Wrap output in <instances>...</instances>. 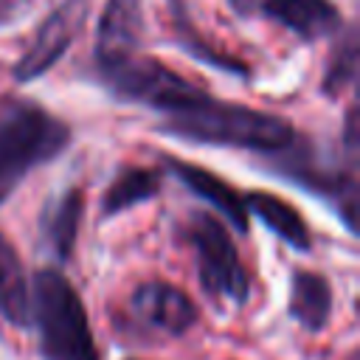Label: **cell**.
Segmentation results:
<instances>
[{
  "label": "cell",
  "instance_id": "2",
  "mask_svg": "<svg viewBox=\"0 0 360 360\" xmlns=\"http://www.w3.org/2000/svg\"><path fill=\"white\" fill-rule=\"evenodd\" d=\"M70 143V127L28 98L0 101V205Z\"/></svg>",
  "mask_w": 360,
  "mask_h": 360
},
{
  "label": "cell",
  "instance_id": "16",
  "mask_svg": "<svg viewBox=\"0 0 360 360\" xmlns=\"http://www.w3.org/2000/svg\"><path fill=\"white\" fill-rule=\"evenodd\" d=\"M354 76H357V31L354 28H346V34L338 39V45H335V51L329 56V65H326L321 90L335 98L346 87L354 84Z\"/></svg>",
  "mask_w": 360,
  "mask_h": 360
},
{
  "label": "cell",
  "instance_id": "8",
  "mask_svg": "<svg viewBox=\"0 0 360 360\" xmlns=\"http://www.w3.org/2000/svg\"><path fill=\"white\" fill-rule=\"evenodd\" d=\"M143 39V0H107L96 25V68L121 62Z\"/></svg>",
  "mask_w": 360,
  "mask_h": 360
},
{
  "label": "cell",
  "instance_id": "5",
  "mask_svg": "<svg viewBox=\"0 0 360 360\" xmlns=\"http://www.w3.org/2000/svg\"><path fill=\"white\" fill-rule=\"evenodd\" d=\"M186 239L194 248L197 278L211 298L245 304L248 301V270L236 253V245L214 214H194L186 225Z\"/></svg>",
  "mask_w": 360,
  "mask_h": 360
},
{
  "label": "cell",
  "instance_id": "14",
  "mask_svg": "<svg viewBox=\"0 0 360 360\" xmlns=\"http://www.w3.org/2000/svg\"><path fill=\"white\" fill-rule=\"evenodd\" d=\"M0 318L14 326L31 323V292L14 245L0 233Z\"/></svg>",
  "mask_w": 360,
  "mask_h": 360
},
{
  "label": "cell",
  "instance_id": "12",
  "mask_svg": "<svg viewBox=\"0 0 360 360\" xmlns=\"http://www.w3.org/2000/svg\"><path fill=\"white\" fill-rule=\"evenodd\" d=\"M245 208L259 217L278 239H284L290 248L295 250H309L312 245V233L307 228V219L301 217V211L295 205H290L287 200H281L278 194L270 191H250L245 197Z\"/></svg>",
  "mask_w": 360,
  "mask_h": 360
},
{
  "label": "cell",
  "instance_id": "4",
  "mask_svg": "<svg viewBox=\"0 0 360 360\" xmlns=\"http://www.w3.org/2000/svg\"><path fill=\"white\" fill-rule=\"evenodd\" d=\"M98 73H101L104 84L110 87V93H115L118 98L146 104L166 115L183 112V110L197 107L205 98H211L200 84L188 82L186 76L174 73L172 68H166L163 62L149 59V56L132 53L121 62L98 68Z\"/></svg>",
  "mask_w": 360,
  "mask_h": 360
},
{
  "label": "cell",
  "instance_id": "7",
  "mask_svg": "<svg viewBox=\"0 0 360 360\" xmlns=\"http://www.w3.org/2000/svg\"><path fill=\"white\" fill-rule=\"evenodd\" d=\"M129 315L138 323H143L146 329L163 332L172 338L186 335L200 318L197 304L180 287H174L169 281L138 284L132 290V298H129Z\"/></svg>",
  "mask_w": 360,
  "mask_h": 360
},
{
  "label": "cell",
  "instance_id": "17",
  "mask_svg": "<svg viewBox=\"0 0 360 360\" xmlns=\"http://www.w3.org/2000/svg\"><path fill=\"white\" fill-rule=\"evenodd\" d=\"M343 143L349 149V155L357 152V107L352 104L346 110V124H343Z\"/></svg>",
  "mask_w": 360,
  "mask_h": 360
},
{
  "label": "cell",
  "instance_id": "10",
  "mask_svg": "<svg viewBox=\"0 0 360 360\" xmlns=\"http://www.w3.org/2000/svg\"><path fill=\"white\" fill-rule=\"evenodd\" d=\"M270 20L298 34L301 39H323L340 28V11L329 0H262Z\"/></svg>",
  "mask_w": 360,
  "mask_h": 360
},
{
  "label": "cell",
  "instance_id": "11",
  "mask_svg": "<svg viewBox=\"0 0 360 360\" xmlns=\"http://www.w3.org/2000/svg\"><path fill=\"white\" fill-rule=\"evenodd\" d=\"M82 211H84L82 188H68L59 197L48 200V205L42 208V219H39L42 248L56 262L70 259L73 245H76V233H79V222H82Z\"/></svg>",
  "mask_w": 360,
  "mask_h": 360
},
{
  "label": "cell",
  "instance_id": "13",
  "mask_svg": "<svg viewBox=\"0 0 360 360\" xmlns=\"http://www.w3.org/2000/svg\"><path fill=\"white\" fill-rule=\"evenodd\" d=\"M290 315L307 329L321 332L332 315V287L321 273L295 270L290 278Z\"/></svg>",
  "mask_w": 360,
  "mask_h": 360
},
{
  "label": "cell",
  "instance_id": "1",
  "mask_svg": "<svg viewBox=\"0 0 360 360\" xmlns=\"http://www.w3.org/2000/svg\"><path fill=\"white\" fill-rule=\"evenodd\" d=\"M158 129L183 141L236 146L253 152H284L295 143V129L287 118L217 98H205L197 107L166 115V121Z\"/></svg>",
  "mask_w": 360,
  "mask_h": 360
},
{
  "label": "cell",
  "instance_id": "19",
  "mask_svg": "<svg viewBox=\"0 0 360 360\" xmlns=\"http://www.w3.org/2000/svg\"><path fill=\"white\" fill-rule=\"evenodd\" d=\"M346 360H357V354H349V357H346Z\"/></svg>",
  "mask_w": 360,
  "mask_h": 360
},
{
  "label": "cell",
  "instance_id": "9",
  "mask_svg": "<svg viewBox=\"0 0 360 360\" xmlns=\"http://www.w3.org/2000/svg\"><path fill=\"white\" fill-rule=\"evenodd\" d=\"M166 169L188 188L194 191L200 200L211 202L236 231H248V208H245V197L231 186L225 183L222 177H217L214 172L202 169V166H194V163H186L180 158H163Z\"/></svg>",
  "mask_w": 360,
  "mask_h": 360
},
{
  "label": "cell",
  "instance_id": "18",
  "mask_svg": "<svg viewBox=\"0 0 360 360\" xmlns=\"http://www.w3.org/2000/svg\"><path fill=\"white\" fill-rule=\"evenodd\" d=\"M259 3H262V0H231V6H233L236 14H250Z\"/></svg>",
  "mask_w": 360,
  "mask_h": 360
},
{
  "label": "cell",
  "instance_id": "6",
  "mask_svg": "<svg viewBox=\"0 0 360 360\" xmlns=\"http://www.w3.org/2000/svg\"><path fill=\"white\" fill-rule=\"evenodd\" d=\"M87 11H90V0H62L45 17V22L37 28L34 39L17 59L11 70L14 82H34L37 76L48 73L65 56V51L76 42L79 31L84 28Z\"/></svg>",
  "mask_w": 360,
  "mask_h": 360
},
{
  "label": "cell",
  "instance_id": "3",
  "mask_svg": "<svg viewBox=\"0 0 360 360\" xmlns=\"http://www.w3.org/2000/svg\"><path fill=\"white\" fill-rule=\"evenodd\" d=\"M31 321L39 329V352L45 360H98L84 304L56 267L34 276Z\"/></svg>",
  "mask_w": 360,
  "mask_h": 360
},
{
  "label": "cell",
  "instance_id": "15",
  "mask_svg": "<svg viewBox=\"0 0 360 360\" xmlns=\"http://www.w3.org/2000/svg\"><path fill=\"white\" fill-rule=\"evenodd\" d=\"M160 183H163L160 169H149V166H124V169H118V174L112 177V183L107 186V191L101 197V214L115 217V214L155 197L160 191Z\"/></svg>",
  "mask_w": 360,
  "mask_h": 360
}]
</instances>
